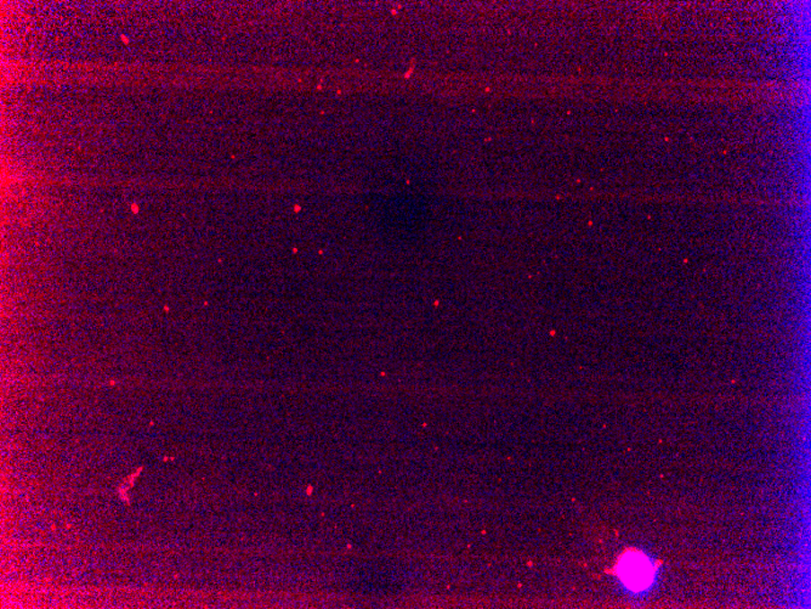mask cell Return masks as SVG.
<instances>
[{
	"instance_id": "cell-1",
	"label": "cell",
	"mask_w": 811,
	"mask_h": 609,
	"mask_svg": "<svg viewBox=\"0 0 811 609\" xmlns=\"http://www.w3.org/2000/svg\"><path fill=\"white\" fill-rule=\"evenodd\" d=\"M654 573L650 560L641 553H628L621 560V579L631 590L639 591L647 588L654 579Z\"/></svg>"
}]
</instances>
